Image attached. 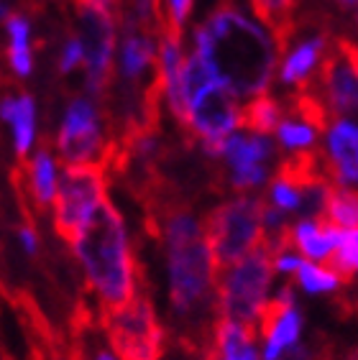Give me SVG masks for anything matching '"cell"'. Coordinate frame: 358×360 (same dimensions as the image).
<instances>
[{"label":"cell","mask_w":358,"mask_h":360,"mask_svg":"<svg viewBox=\"0 0 358 360\" xmlns=\"http://www.w3.org/2000/svg\"><path fill=\"white\" fill-rule=\"evenodd\" d=\"M77 34L85 41V90L87 95L103 100L111 92L116 51L121 39V15L95 0H75Z\"/></svg>","instance_id":"8"},{"label":"cell","mask_w":358,"mask_h":360,"mask_svg":"<svg viewBox=\"0 0 358 360\" xmlns=\"http://www.w3.org/2000/svg\"><path fill=\"white\" fill-rule=\"evenodd\" d=\"M274 276L268 245L256 248L235 264L223 266L218 278V319H233L259 330L276 294Z\"/></svg>","instance_id":"5"},{"label":"cell","mask_w":358,"mask_h":360,"mask_svg":"<svg viewBox=\"0 0 358 360\" xmlns=\"http://www.w3.org/2000/svg\"><path fill=\"white\" fill-rule=\"evenodd\" d=\"M282 36L241 3H221L192 28L190 49L243 103L266 95L279 72Z\"/></svg>","instance_id":"1"},{"label":"cell","mask_w":358,"mask_h":360,"mask_svg":"<svg viewBox=\"0 0 358 360\" xmlns=\"http://www.w3.org/2000/svg\"><path fill=\"white\" fill-rule=\"evenodd\" d=\"M333 184L358 189V118H331L317 151Z\"/></svg>","instance_id":"16"},{"label":"cell","mask_w":358,"mask_h":360,"mask_svg":"<svg viewBox=\"0 0 358 360\" xmlns=\"http://www.w3.org/2000/svg\"><path fill=\"white\" fill-rule=\"evenodd\" d=\"M6 59L11 75L18 79L34 75L36 54H34V26L26 13H6Z\"/></svg>","instance_id":"21"},{"label":"cell","mask_w":358,"mask_h":360,"mask_svg":"<svg viewBox=\"0 0 358 360\" xmlns=\"http://www.w3.org/2000/svg\"><path fill=\"white\" fill-rule=\"evenodd\" d=\"M108 202L105 167H64L62 184L51 205L56 236L69 240Z\"/></svg>","instance_id":"11"},{"label":"cell","mask_w":358,"mask_h":360,"mask_svg":"<svg viewBox=\"0 0 358 360\" xmlns=\"http://www.w3.org/2000/svg\"><path fill=\"white\" fill-rule=\"evenodd\" d=\"M64 164L54 148H36L28 159H23V187L31 205L39 210H51L62 184Z\"/></svg>","instance_id":"18"},{"label":"cell","mask_w":358,"mask_h":360,"mask_svg":"<svg viewBox=\"0 0 358 360\" xmlns=\"http://www.w3.org/2000/svg\"><path fill=\"white\" fill-rule=\"evenodd\" d=\"M85 59H87V54H85V41H82V36L75 31V34H69L62 41V46H59L56 70H59L62 77H69V75H75L77 70H85Z\"/></svg>","instance_id":"26"},{"label":"cell","mask_w":358,"mask_h":360,"mask_svg":"<svg viewBox=\"0 0 358 360\" xmlns=\"http://www.w3.org/2000/svg\"><path fill=\"white\" fill-rule=\"evenodd\" d=\"M95 3H100V6H108V8H113V11H118V3H121V0H95Z\"/></svg>","instance_id":"32"},{"label":"cell","mask_w":358,"mask_h":360,"mask_svg":"<svg viewBox=\"0 0 358 360\" xmlns=\"http://www.w3.org/2000/svg\"><path fill=\"white\" fill-rule=\"evenodd\" d=\"M164 250L166 304L179 327H205L210 314L218 317L221 264L207 238V225L187 207H166L156 217Z\"/></svg>","instance_id":"2"},{"label":"cell","mask_w":358,"mask_h":360,"mask_svg":"<svg viewBox=\"0 0 358 360\" xmlns=\"http://www.w3.org/2000/svg\"><path fill=\"white\" fill-rule=\"evenodd\" d=\"M0 118L11 128V143L18 159H28L39 141V108L28 92H8L0 103Z\"/></svg>","instance_id":"19"},{"label":"cell","mask_w":358,"mask_h":360,"mask_svg":"<svg viewBox=\"0 0 358 360\" xmlns=\"http://www.w3.org/2000/svg\"><path fill=\"white\" fill-rule=\"evenodd\" d=\"M205 225L221 269L266 245L268 238L264 200L256 194H235L230 200L221 202L205 217Z\"/></svg>","instance_id":"7"},{"label":"cell","mask_w":358,"mask_h":360,"mask_svg":"<svg viewBox=\"0 0 358 360\" xmlns=\"http://www.w3.org/2000/svg\"><path fill=\"white\" fill-rule=\"evenodd\" d=\"M282 59H279V72L276 82L287 90L310 92L315 87L317 77L323 72L328 56H331L335 41L325 28L295 26L290 34L282 36Z\"/></svg>","instance_id":"12"},{"label":"cell","mask_w":358,"mask_h":360,"mask_svg":"<svg viewBox=\"0 0 358 360\" xmlns=\"http://www.w3.org/2000/svg\"><path fill=\"white\" fill-rule=\"evenodd\" d=\"M304 338V314L297 302V291L292 284H282L276 289L261 325H259V340H261L264 360H279L284 353L302 345Z\"/></svg>","instance_id":"15"},{"label":"cell","mask_w":358,"mask_h":360,"mask_svg":"<svg viewBox=\"0 0 358 360\" xmlns=\"http://www.w3.org/2000/svg\"><path fill=\"white\" fill-rule=\"evenodd\" d=\"M284 238L290 240V245H295L300 250V256L304 261H317V264H333L343 233L338 228H333L331 222L320 217H297L290 222V228L284 233Z\"/></svg>","instance_id":"17"},{"label":"cell","mask_w":358,"mask_h":360,"mask_svg":"<svg viewBox=\"0 0 358 360\" xmlns=\"http://www.w3.org/2000/svg\"><path fill=\"white\" fill-rule=\"evenodd\" d=\"M108 131L111 128L105 123L103 100L77 95L64 105L51 148L64 167H105L113 153Z\"/></svg>","instance_id":"6"},{"label":"cell","mask_w":358,"mask_h":360,"mask_svg":"<svg viewBox=\"0 0 358 360\" xmlns=\"http://www.w3.org/2000/svg\"><path fill=\"white\" fill-rule=\"evenodd\" d=\"M177 123L205 148L207 156L243 128V100L228 90L192 49L182 72V115Z\"/></svg>","instance_id":"4"},{"label":"cell","mask_w":358,"mask_h":360,"mask_svg":"<svg viewBox=\"0 0 358 360\" xmlns=\"http://www.w3.org/2000/svg\"><path fill=\"white\" fill-rule=\"evenodd\" d=\"M333 266L345 278H358V230L343 233V240H340V248L333 258Z\"/></svg>","instance_id":"27"},{"label":"cell","mask_w":358,"mask_h":360,"mask_svg":"<svg viewBox=\"0 0 358 360\" xmlns=\"http://www.w3.org/2000/svg\"><path fill=\"white\" fill-rule=\"evenodd\" d=\"M323 217L340 233L358 230V189L333 184Z\"/></svg>","instance_id":"24"},{"label":"cell","mask_w":358,"mask_h":360,"mask_svg":"<svg viewBox=\"0 0 358 360\" xmlns=\"http://www.w3.org/2000/svg\"><path fill=\"white\" fill-rule=\"evenodd\" d=\"M348 278L340 274L333 264H317V261H304L295 274L290 284L300 289L307 297H331L343 289Z\"/></svg>","instance_id":"22"},{"label":"cell","mask_w":358,"mask_h":360,"mask_svg":"<svg viewBox=\"0 0 358 360\" xmlns=\"http://www.w3.org/2000/svg\"><path fill=\"white\" fill-rule=\"evenodd\" d=\"M284 115H287V105L271 92L243 103V125L251 131L266 133V136H274Z\"/></svg>","instance_id":"23"},{"label":"cell","mask_w":358,"mask_h":360,"mask_svg":"<svg viewBox=\"0 0 358 360\" xmlns=\"http://www.w3.org/2000/svg\"><path fill=\"white\" fill-rule=\"evenodd\" d=\"M67 243L90 294L103 307V312L128 304L141 294L131 233L111 200L103 202V207Z\"/></svg>","instance_id":"3"},{"label":"cell","mask_w":358,"mask_h":360,"mask_svg":"<svg viewBox=\"0 0 358 360\" xmlns=\"http://www.w3.org/2000/svg\"><path fill=\"white\" fill-rule=\"evenodd\" d=\"M338 8H345V11H358V0H333Z\"/></svg>","instance_id":"31"},{"label":"cell","mask_w":358,"mask_h":360,"mask_svg":"<svg viewBox=\"0 0 358 360\" xmlns=\"http://www.w3.org/2000/svg\"><path fill=\"white\" fill-rule=\"evenodd\" d=\"M108 342L121 360H161L164 353V325L156 307L138 294L133 302L103 312Z\"/></svg>","instance_id":"10"},{"label":"cell","mask_w":358,"mask_h":360,"mask_svg":"<svg viewBox=\"0 0 358 360\" xmlns=\"http://www.w3.org/2000/svg\"><path fill=\"white\" fill-rule=\"evenodd\" d=\"M195 0H161V13H164L166 28L185 34L187 23L192 18Z\"/></svg>","instance_id":"28"},{"label":"cell","mask_w":358,"mask_h":360,"mask_svg":"<svg viewBox=\"0 0 358 360\" xmlns=\"http://www.w3.org/2000/svg\"><path fill=\"white\" fill-rule=\"evenodd\" d=\"M16 238H18V245H21L23 256H36L39 253V233L31 222H23L21 228L16 230Z\"/></svg>","instance_id":"29"},{"label":"cell","mask_w":358,"mask_h":360,"mask_svg":"<svg viewBox=\"0 0 358 360\" xmlns=\"http://www.w3.org/2000/svg\"><path fill=\"white\" fill-rule=\"evenodd\" d=\"M356 18H358V11H356Z\"/></svg>","instance_id":"33"},{"label":"cell","mask_w":358,"mask_h":360,"mask_svg":"<svg viewBox=\"0 0 358 360\" xmlns=\"http://www.w3.org/2000/svg\"><path fill=\"white\" fill-rule=\"evenodd\" d=\"M90 360H121V358H118V353L113 350L111 345H108V347L100 345V347H95V350H92V358H90Z\"/></svg>","instance_id":"30"},{"label":"cell","mask_w":358,"mask_h":360,"mask_svg":"<svg viewBox=\"0 0 358 360\" xmlns=\"http://www.w3.org/2000/svg\"><path fill=\"white\" fill-rule=\"evenodd\" d=\"M328 115L317 105L312 92H300L295 103L287 105V115L274 133L279 151L287 159H307L320 151Z\"/></svg>","instance_id":"14"},{"label":"cell","mask_w":358,"mask_h":360,"mask_svg":"<svg viewBox=\"0 0 358 360\" xmlns=\"http://www.w3.org/2000/svg\"><path fill=\"white\" fill-rule=\"evenodd\" d=\"M279 153L282 151H279L274 136L251 131L243 125L241 131H235L218 146L213 159L223 164L228 187L235 194H254L268 187V181L282 169Z\"/></svg>","instance_id":"9"},{"label":"cell","mask_w":358,"mask_h":360,"mask_svg":"<svg viewBox=\"0 0 358 360\" xmlns=\"http://www.w3.org/2000/svg\"><path fill=\"white\" fill-rule=\"evenodd\" d=\"M246 3L261 21L274 28L279 36L290 34L292 28H295L297 0H246Z\"/></svg>","instance_id":"25"},{"label":"cell","mask_w":358,"mask_h":360,"mask_svg":"<svg viewBox=\"0 0 358 360\" xmlns=\"http://www.w3.org/2000/svg\"><path fill=\"white\" fill-rule=\"evenodd\" d=\"M310 92L328 120L358 118V49L351 41L338 39Z\"/></svg>","instance_id":"13"},{"label":"cell","mask_w":358,"mask_h":360,"mask_svg":"<svg viewBox=\"0 0 358 360\" xmlns=\"http://www.w3.org/2000/svg\"><path fill=\"white\" fill-rule=\"evenodd\" d=\"M210 360H264L259 330L233 319H215Z\"/></svg>","instance_id":"20"}]
</instances>
